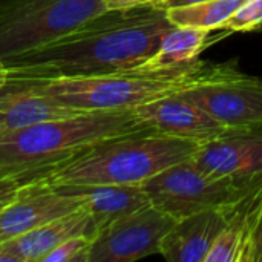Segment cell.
Wrapping results in <instances>:
<instances>
[{"label":"cell","mask_w":262,"mask_h":262,"mask_svg":"<svg viewBox=\"0 0 262 262\" xmlns=\"http://www.w3.org/2000/svg\"><path fill=\"white\" fill-rule=\"evenodd\" d=\"M9 78H11L9 68H8V64L5 63V60L0 57V89H2V88H5V86L8 84Z\"/></svg>","instance_id":"obj_24"},{"label":"cell","mask_w":262,"mask_h":262,"mask_svg":"<svg viewBox=\"0 0 262 262\" xmlns=\"http://www.w3.org/2000/svg\"><path fill=\"white\" fill-rule=\"evenodd\" d=\"M107 9L115 8H129V6H141V5H157L161 0H103Z\"/></svg>","instance_id":"obj_22"},{"label":"cell","mask_w":262,"mask_h":262,"mask_svg":"<svg viewBox=\"0 0 262 262\" xmlns=\"http://www.w3.org/2000/svg\"><path fill=\"white\" fill-rule=\"evenodd\" d=\"M193 161L215 175L261 178L262 126L236 127L226 137L201 144Z\"/></svg>","instance_id":"obj_11"},{"label":"cell","mask_w":262,"mask_h":262,"mask_svg":"<svg viewBox=\"0 0 262 262\" xmlns=\"http://www.w3.org/2000/svg\"><path fill=\"white\" fill-rule=\"evenodd\" d=\"M175 223V218L147 204L103 227L92 241L88 262H134L160 255L161 241Z\"/></svg>","instance_id":"obj_7"},{"label":"cell","mask_w":262,"mask_h":262,"mask_svg":"<svg viewBox=\"0 0 262 262\" xmlns=\"http://www.w3.org/2000/svg\"><path fill=\"white\" fill-rule=\"evenodd\" d=\"M2 175H9V173H5V172H2V170H0V177H2Z\"/></svg>","instance_id":"obj_26"},{"label":"cell","mask_w":262,"mask_h":262,"mask_svg":"<svg viewBox=\"0 0 262 262\" xmlns=\"http://www.w3.org/2000/svg\"><path fill=\"white\" fill-rule=\"evenodd\" d=\"M244 0H206L167 8L166 14L173 26H189L218 31Z\"/></svg>","instance_id":"obj_18"},{"label":"cell","mask_w":262,"mask_h":262,"mask_svg":"<svg viewBox=\"0 0 262 262\" xmlns=\"http://www.w3.org/2000/svg\"><path fill=\"white\" fill-rule=\"evenodd\" d=\"M69 109L41 94L31 80L9 78L0 89V134L72 115Z\"/></svg>","instance_id":"obj_15"},{"label":"cell","mask_w":262,"mask_h":262,"mask_svg":"<svg viewBox=\"0 0 262 262\" xmlns=\"http://www.w3.org/2000/svg\"><path fill=\"white\" fill-rule=\"evenodd\" d=\"M98 233L91 212L81 206L18 238L0 243V262H43L45 256L69 238Z\"/></svg>","instance_id":"obj_13"},{"label":"cell","mask_w":262,"mask_h":262,"mask_svg":"<svg viewBox=\"0 0 262 262\" xmlns=\"http://www.w3.org/2000/svg\"><path fill=\"white\" fill-rule=\"evenodd\" d=\"M92 241L94 238L86 235L69 238L46 255L43 262H88Z\"/></svg>","instance_id":"obj_20"},{"label":"cell","mask_w":262,"mask_h":262,"mask_svg":"<svg viewBox=\"0 0 262 262\" xmlns=\"http://www.w3.org/2000/svg\"><path fill=\"white\" fill-rule=\"evenodd\" d=\"M227 64L196 58L181 66L158 71L137 69L118 74L31 81L41 94L74 111H121L135 109L209 81L218 77Z\"/></svg>","instance_id":"obj_4"},{"label":"cell","mask_w":262,"mask_h":262,"mask_svg":"<svg viewBox=\"0 0 262 262\" xmlns=\"http://www.w3.org/2000/svg\"><path fill=\"white\" fill-rule=\"evenodd\" d=\"M35 178V175H20V173H9V175H2L0 177V210H3L17 195L18 189Z\"/></svg>","instance_id":"obj_21"},{"label":"cell","mask_w":262,"mask_h":262,"mask_svg":"<svg viewBox=\"0 0 262 262\" xmlns=\"http://www.w3.org/2000/svg\"><path fill=\"white\" fill-rule=\"evenodd\" d=\"M201 144L144 129L101 141L51 169V186H141L164 169L193 158Z\"/></svg>","instance_id":"obj_3"},{"label":"cell","mask_w":262,"mask_h":262,"mask_svg":"<svg viewBox=\"0 0 262 262\" xmlns=\"http://www.w3.org/2000/svg\"><path fill=\"white\" fill-rule=\"evenodd\" d=\"M54 187L66 195L77 196L83 203V206H86V209L91 212L98 232L112 221L150 204L141 186L94 184Z\"/></svg>","instance_id":"obj_16"},{"label":"cell","mask_w":262,"mask_h":262,"mask_svg":"<svg viewBox=\"0 0 262 262\" xmlns=\"http://www.w3.org/2000/svg\"><path fill=\"white\" fill-rule=\"evenodd\" d=\"M81 206L77 196L57 190L43 178L31 180L0 210V243L18 238Z\"/></svg>","instance_id":"obj_9"},{"label":"cell","mask_w":262,"mask_h":262,"mask_svg":"<svg viewBox=\"0 0 262 262\" xmlns=\"http://www.w3.org/2000/svg\"><path fill=\"white\" fill-rule=\"evenodd\" d=\"M255 262H262V229L258 238V244H256V255H255Z\"/></svg>","instance_id":"obj_25"},{"label":"cell","mask_w":262,"mask_h":262,"mask_svg":"<svg viewBox=\"0 0 262 262\" xmlns=\"http://www.w3.org/2000/svg\"><path fill=\"white\" fill-rule=\"evenodd\" d=\"M229 207L210 209L177 220L161 241L160 255L167 262H206L226 226Z\"/></svg>","instance_id":"obj_14"},{"label":"cell","mask_w":262,"mask_h":262,"mask_svg":"<svg viewBox=\"0 0 262 262\" xmlns=\"http://www.w3.org/2000/svg\"><path fill=\"white\" fill-rule=\"evenodd\" d=\"M261 28L262 0H244L221 26L229 32H253Z\"/></svg>","instance_id":"obj_19"},{"label":"cell","mask_w":262,"mask_h":262,"mask_svg":"<svg viewBox=\"0 0 262 262\" xmlns=\"http://www.w3.org/2000/svg\"><path fill=\"white\" fill-rule=\"evenodd\" d=\"M106 9L103 0H0V57L48 45Z\"/></svg>","instance_id":"obj_5"},{"label":"cell","mask_w":262,"mask_h":262,"mask_svg":"<svg viewBox=\"0 0 262 262\" xmlns=\"http://www.w3.org/2000/svg\"><path fill=\"white\" fill-rule=\"evenodd\" d=\"M172 28L160 5L106 9L66 35L6 58L11 78L48 80L141 69Z\"/></svg>","instance_id":"obj_1"},{"label":"cell","mask_w":262,"mask_h":262,"mask_svg":"<svg viewBox=\"0 0 262 262\" xmlns=\"http://www.w3.org/2000/svg\"><path fill=\"white\" fill-rule=\"evenodd\" d=\"M134 111L147 127L198 144L218 140L236 129L223 124L207 111L178 94L141 104Z\"/></svg>","instance_id":"obj_10"},{"label":"cell","mask_w":262,"mask_h":262,"mask_svg":"<svg viewBox=\"0 0 262 262\" xmlns=\"http://www.w3.org/2000/svg\"><path fill=\"white\" fill-rule=\"evenodd\" d=\"M198 2H206V0H161L157 5H160L161 8L167 9V8L181 6V5H190V3H198Z\"/></svg>","instance_id":"obj_23"},{"label":"cell","mask_w":262,"mask_h":262,"mask_svg":"<svg viewBox=\"0 0 262 262\" xmlns=\"http://www.w3.org/2000/svg\"><path fill=\"white\" fill-rule=\"evenodd\" d=\"M230 127L262 126V78L239 71L232 61L215 78L178 92Z\"/></svg>","instance_id":"obj_8"},{"label":"cell","mask_w":262,"mask_h":262,"mask_svg":"<svg viewBox=\"0 0 262 262\" xmlns=\"http://www.w3.org/2000/svg\"><path fill=\"white\" fill-rule=\"evenodd\" d=\"M261 31H262V28H261Z\"/></svg>","instance_id":"obj_27"},{"label":"cell","mask_w":262,"mask_h":262,"mask_svg":"<svg viewBox=\"0 0 262 262\" xmlns=\"http://www.w3.org/2000/svg\"><path fill=\"white\" fill-rule=\"evenodd\" d=\"M212 32L213 31L210 29L172 25V28L161 38L157 52L146 61L141 69L158 71L190 63L196 60L198 55L212 43H216L232 34L226 29H218V32L213 35Z\"/></svg>","instance_id":"obj_17"},{"label":"cell","mask_w":262,"mask_h":262,"mask_svg":"<svg viewBox=\"0 0 262 262\" xmlns=\"http://www.w3.org/2000/svg\"><path fill=\"white\" fill-rule=\"evenodd\" d=\"M147 127L134 109L75 112L0 134V170L45 177L92 146Z\"/></svg>","instance_id":"obj_2"},{"label":"cell","mask_w":262,"mask_h":262,"mask_svg":"<svg viewBox=\"0 0 262 262\" xmlns=\"http://www.w3.org/2000/svg\"><path fill=\"white\" fill-rule=\"evenodd\" d=\"M261 178L215 175L201 169L193 158L173 164L141 184L150 204L175 220L224 209L239 201Z\"/></svg>","instance_id":"obj_6"},{"label":"cell","mask_w":262,"mask_h":262,"mask_svg":"<svg viewBox=\"0 0 262 262\" xmlns=\"http://www.w3.org/2000/svg\"><path fill=\"white\" fill-rule=\"evenodd\" d=\"M262 229V181L232 204L206 262H255Z\"/></svg>","instance_id":"obj_12"}]
</instances>
